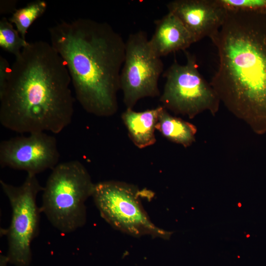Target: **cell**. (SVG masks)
I'll return each instance as SVG.
<instances>
[{"mask_svg": "<svg viewBox=\"0 0 266 266\" xmlns=\"http://www.w3.org/2000/svg\"><path fill=\"white\" fill-rule=\"evenodd\" d=\"M16 0H2L0 2V12L1 14H7L9 13L14 12L17 9H16V5L17 3Z\"/></svg>", "mask_w": 266, "mask_h": 266, "instance_id": "18", "label": "cell"}, {"mask_svg": "<svg viewBox=\"0 0 266 266\" xmlns=\"http://www.w3.org/2000/svg\"><path fill=\"white\" fill-rule=\"evenodd\" d=\"M67 68L51 44L29 42L15 57L0 92V122L19 133H59L71 122L74 99Z\"/></svg>", "mask_w": 266, "mask_h": 266, "instance_id": "1", "label": "cell"}, {"mask_svg": "<svg viewBox=\"0 0 266 266\" xmlns=\"http://www.w3.org/2000/svg\"><path fill=\"white\" fill-rule=\"evenodd\" d=\"M29 42L23 39L12 24L5 17L0 20V46L15 57L20 55Z\"/></svg>", "mask_w": 266, "mask_h": 266, "instance_id": "15", "label": "cell"}, {"mask_svg": "<svg viewBox=\"0 0 266 266\" xmlns=\"http://www.w3.org/2000/svg\"><path fill=\"white\" fill-rule=\"evenodd\" d=\"M194 39L210 38L223 24L227 10L217 0H175L166 4Z\"/></svg>", "mask_w": 266, "mask_h": 266, "instance_id": "10", "label": "cell"}, {"mask_svg": "<svg viewBox=\"0 0 266 266\" xmlns=\"http://www.w3.org/2000/svg\"><path fill=\"white\" fill-rule=\"evenodd\" d=\"M46 8L47 3L45 1L35 0L17 9L8 20L15 25L21 37L26 39L28 29L36 19L43 14Z\"/></svg>", "mask_w": 266, "mask_h": 266, "instance_id": "14", "label": "cell"}, {"mask_svg": "<svg viewBox=\"0 0 266 266\" xmlns=\"http://www.w3.org/2000/svg\"><path fill=\"white\" fill-rule=\"evenodd\" d=\"M155 30L149 39L150 46L159 57L179 50L185 51L195 41L181 21L168 13L155 21Z\"/></svg>", "mask_w": 266, "mask_h": 266, "instance_id": "11", "label": "cell"}, {"mask_svg": "<svg viewBox=\"0 0 266 266\" xmlns=\"http://www.w3.org/2000/svg\"><path fill=\"white\" fill-rule=\"evenodd\" d=\"M163 108L161 105L140 112L127 108L122 113V119L127 129L129 136L138 148H145L156 142L155 131Z\"/></svg>", "mask_w": 266, "mask_h": 266, "instance_id": "12", "label": "cell"}, {"mask_svg": "<svg viewBox=\"0 0 266 266\" xmlns=\"http://www.w3.org/2000/svg\"><path fill=\"white\" fill-rule=\"evenodd\" d=\"M12 209L10 226L6 230L9 263L16 266H28L32 260L31 244L38 232L40 208L36 196L42 191L36 175L27 174L18 186L0 181Z\"/></svg>", "mask_w": 266, "mask_h": 266, "instance_id": "7", "label": "cell"}, {"mask_svg": "<svg viewBox=\"0 0 266 266\" xmlns=\"http://www.w3.org/2000/svg\"><path fill=\"white\" fill-rule=\"evenodd\" d=\"M11 66L3 57L0 56V92L5 88L10 77Z\"/></svg>", "mask_w": 266, "mask_h": 266, "instance_id": "17", "label": "cell"}, {"mask_svg": "<svg viewBox=\"0 0 266 266\" xmlns=\"http://www.w3.org/2000/svg\"><path fill=\"white\" fill-rule=\"evenodd\" d=\"M161 57L151 48L147 33L139 31L130 34L120 77V89L127 108H132L140 99L158 97V81L163 71Z\"/></svg>", "mask_w": 266, "mask_h": 266, "instance_id": "8", "label": "cell"}, {"mask_svg": "<svg viewBox=\"0 0 266 266\" xmlns=\"http://www.w3.org/2000/svg\"><path fill=\"white\" fill-rule=\"evenodd\" d=\"M49 32L82 108L99 117L115 114L126 51L121 35L106 22L85 18L62 21Z\"/></svg>", "mask_w": 266, "mask_h": 266, "instance_id": "3", "label": "cell"}, {"mask_svg": "<svg viewBox=\"0 0 266 266\" xmlns=\"http://www.w3.org/2000/svg\"><path fill=\"white\" fill-rule=\"evenodd\" d=\"M95 184L80 161L58 164L43 187L41 211L61 233L75 232L85 224V202L92 196Z\"/></svg>", "mask_w": 266, "mask_h": 266, "instance_id": "4", "label": "cell"}, {"mask_svg": "<svg viewBox=\"0 0 266 266\" xmlns=\"http://www.w3.org/2000/svg\"><path fill=\"white\" fill-rule=\"evenodd\" d=\"M141 194L133 185L110 180L95 184L92 197L101 217L114 228L136 237L169 239L172 232L151 222L141 204Z\"/></svg>", "mask_w": 266, "mask_h": 266, "instance_id": "5", "label": "cell"}, {"mask_svg": "<svg viewBox=\"0 0 266 266\" xmlns=\"http://www.w3.org/2000/svg\"><path fill=\"white\" fill-rule=\"evenodd\" d=\"M60 158L55 137L46 132L17 136L0 143V165L36 175L53 169Z\"/></svg>", "mask_w": 266, "mask_h": 266, "instance_id": "9", "label": "cell"}, {"mask_svg": "<svg viewBox=\"0 0 266 266\" xmlns=\"http://www.w3.org/2000/svg\"><path fill=\"white\" fill-rule=\"evenodd\" d=\"M8 262H9V260L7 256H0V266H7V264Z\"/></svg>", "mask_w": 266, "mask_h": 266, "instance_id": "19", "label": "cell"}, {"mask_svg": "<svg viewBox=\"0 0 266 266\" xmlns=\"http://www.w3.org/2000/svg\"><path fill=\"white\" fill-rule=\"evenodd\" d=\"M210 38L219 59L210 85L231 113L255 133H265L266 13L227 10Z\"/></svg>", "mask_w": 266, "mask_h": 266, "instance_id": "2", "label": "cell"}, {"mask_svg": "<svg viewBox=\"0 0 266 266\" xmlns=\"http://www.w3.org/2000/svg\"><path fill=\"white\" fill-rule=\"evenodd\" d=\"M184 51L186 64L175 61L164 74L166 81L160 99L162 106L189 119L206 111L214 116L219 109L220 100L200 73L195 56Z\"/></svg>", "mask_w": 266, "mask_h": 266, "instance_id": "6", "label": "cell"}, {"mask_svg": "<svg viewBox=\"0 0 266 266\" xmlns=\"http://www.w3.org/2000/svg\"><path fill=\"white\" fill-rule=\"evenodd\" d=\"M156 129L169 140L184 147L193 144L197 132L194 124L171 115L164 107L160 114Z\"/></svg>", "mask_w": 266, "mask_h": 266, "instance_id": "13", "label": "cell"}, {"mask_svg": "<svg viewBox=\"0 0 266 266\" xmlns=\"http://www.w3.org/2000/svg\"><path fill=\"white\" fill-rule=\"evenodd\" d=\"M227 10L266 13V0H217Z\"/></svg>", "mask_w": 266, "mask_h": 266, "instance_id": "16", "label": "cell"}]
</instances>
